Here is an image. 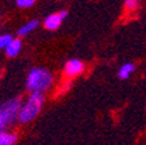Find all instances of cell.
Masks as SVG:
<instances>
[{
  "mask_svg": "<svg viewBox=\"0 0 146 145\" xmlns=\"http://www.w3.org/2000/svg\"><path fill=\"white\" fill-rule=\"evenodd\" d=\"M44 96L40 92H31L26 101L22 103L20 112H18V122L20 123H29L38 116L42 110Z\"/></svg>",
  "mask_w": 146,
  "mask_h": 145,
  "instance_id": "6da1fadb",
  "label": "cell"
},
{
  "mask_svg": "<svg viewBox=\"0 0 146 145\" xmlns=\"http://www.w3.org/2000/svg\"><path fill=\"white\" fill-rule=\"evenodd\" d=\"M54 82V76L44 68H33L29 72L26 80V88L29 92H43L48 90Z\"/></svg>",
  "mask_w": 146,
  "mask_h": 145,
  "instance_id": "7a4b0ae2",
  "label": "cell"
},
{
  "mask_svg": "<svg viewBox=\"0 0 146 145\" xmlns=\"http://www.w3.org/2000/svg\"><path fill=\"white\" fill-rule=\"evenodd\" d=\"M21 106L22 101L18 97H15L12 100L4 102L0 106V122L7 127L9 124H13L16 120H18V112H20Z\"/></svg>",
  "mask_w": 146,
  "mask_h": 145,
  "instance_id": "3957f363",
  "label": "cell"
},
{
  "mask_svg": "<svg viewBox=\"0 0 146 145\" xmlns=\"http://www.w3.org/2000/svg\"><path fill=\"white\" fill-rule=\"evenodd\" d=\"M85 69V65L81 60L78 59H70V60L67 61L65 67H64V72L68 77H76V76L81 75Z\"/></svg>",
  "mask_w": 146,
  "mask_h": 145,
  "instance_id": "277c9868",
  "label": "cell"
},
{
  "mask_svg": "<svg viewBox=\"0 0 146 145\" xmlns=\"http://www.w3.org/2000/svg\"><path fill=\"white\" fill-rule=\"evenodd\" d=\"M61 21H63V20H61L60 15H59V13H54V15H50L44 18L43 25H44V27L48 29V30H56V29L60 26Z\"/></svg>",
  "mask_w": 146,
  "mask_h": 145,
  "instance_id": "5b68a950",
  "label": "cell"
},
{
  "mask_svg": "<svg viewBox=\"0 0 146 145\" xmlns=\"http://www.w3.org/2000/svg\"><path fill=\"white\" fill-rule=\"evenodd\" d=\"M21 47H22L21 39H18V38H13V39L9 42V45L5 47V54L8 55V56L13 57V56H16V55L20 52Z\"/></svg>",
  "mask_w": 146,
  "mask_h": 145,
  "instance_id": "8992f818",
  "label": "cell"
},
{
  "mask_svg": "<svg viewBox=\"0 0 146 145\" xmlns=\"http://www.w3.org/2000/svg\"><path fill=\"white\" fill-rule=\"evenodd\" d=\"M17 142V135L11 132H3L0 133V145H16Z\"/></svg>",
  "mask_w": 146,
  "mask_h": 145,
  "instance_id": "52a82bcc",
  "label": "cell"
},
{
  "mask_svg": "<svg viewBox=\"0 0 146 145\" xmlns=\"http://www.w3.org/2000/svg\"><path fill=\"white\" fill-rule=\"evenodd\" d=\"M136 69V67H134V64L133 63H125V64H123L121 67H120V69H119V77L121 80H125V79H128L129 76L132 75V72Z\"/></svg>",
  "mask_w": 146,
  "mask_h": 145,
  "instance_id": "ba28073f",
  "label": "cell"
},
{
  "mask_svg": "<svg viewBox=\"0 0 146 145\" xmlns=\"http://www.w3.org/2000/svg\"><path fill=\"white\" fill-rule=\"evenodd\" d=\"M38 25H39V22L36 21V20H33V21L26 22L24 26H21L20 29H18V35L22 37V35H26V34L31 33L33 30H35Z\"/></svg>",
  "mask_w": 146,
  "mask_h": 145,
  "instance_id": "9c48e42d",
  "label": "cell"
},
{
  "mask_svg": "<svg viewBox=\"0 0 146 145\" xmlns=\"http://www.w3.org/2000/svg\"><path fill=\"white\" fill-rule=\"evenodd\" d=\"M12 39H13L12 35H9V34H3V35H0V50H1V48H5Z\"/></svg>",
  "mask_w": 146,
  "mask_h": 145,
  "instance_id": "30bf717a",
  "label": "cell"
},
{
  "mask_svg": "<svg viewBox=\"0 0 146 145\" xmlns=\"http://www.w3.org/2000/svg\"><path fill=\"white\" fill-rule=\"evenodd\" d=\"M138 4H140V0H125V8L128 11H134L138 7Z\"/></svg>",
  "mask_w": 146,
  "mask_h": 145,
  "instance_id": "8fae6325",
  "label": "cell"
},
{
  "mask_svg": "<svg viewBox=\"0 0 146 145\" xmlns=\"http://www.w3.org/2000/svg\"><path fill=\"white\" fill-rule=\"evenodd\" d=\"M35 0H16V3H17L18 7H21V8H29L34 4Z\"/></svg>",
  "mask_w": 146,
  "mask_h": 145,
  "instance_id": "7c38bea8",
  "label": "cell"
},
{
  "mask_svg": "<svg viewBox=\"0 0 146 145\" xmlns=\"http://www.w3.org/2000/svg\"><path fill=\"white\" fill-rule=\"evenodd\" d=\"M59 15H60L61 20H64V18H65V17H67V16H68V12H67V11H61V12L59 13Z\"/></svg>",
  "mask_w": 146,
  "mask_h": 145,
  "instance_id": "4fadbf2b",
  "label": "cell"
},
{
  "mask_svg": "<svg viewBox=\"0 0 146 145\" xmlns=\"http://www.w3.org/2000/svg\"><path fill=\"white\" fill-rule=\"evenodd\" d=\"M4 128H5V126H4V124L1 123V122H0V133H1V132L4 131Z\"/></svg>",
  "mask_w": 146,
  "mask_h": 145,
  "instance_id": "5bb4252c",
  "label": "cell"
},
{
  "mask_svg": "<svg viewBox=\"0 0 146 145\" xmlns=\"http://www.w3.org/2000/svg\"><path fill=\"white\" fill-rule=\"evenodd\" d=\"M0 77H1V69H0Z\"/></svg>",
  "mask_w": 146,
  "mask_h": 145,
  "instance_id": "9a60e30c",
  "label": "cell"
}]
</instances>
